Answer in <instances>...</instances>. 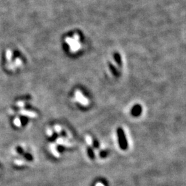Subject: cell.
I'll use <instances>...</instances> for the list:
<instances>
[{"mask_svg":"<svg viewBox=\"0 0 186 186\" xmlns=\"http://www.w3.org/2000/svg\"><path fill=\"white\" fill-rule=\"evenodd\" d=\"M79 37L78 35H74L73 38H70V37H66L65 38V42L67 43V44H68V45H70V50L71 52H75L77 51L78 50H79V48H81V44L78 42L79 41Z\"/></svg>","mask_w":186,"mask_h":186,"instance_id":"6da1fadb","label":"cell"},{"mask_svg":"<svg viewBox=\"0 0 186 186\" xmlns=\"http://www.w3.org/2000/svg\"><path fill=\"white\" fill-rule=\"evenodd\" d=\"M117 136L118 140V144L122 149H126L127 147V141L125 132L123 129L119 127L117 129Z\"/></svg>","mask_w":186,"mask_h":186,"instance_id":"7a4b0ae2","label":"cell"},{"mask_svg":"<svg viewBox=\"0 0 186 186\" xmlns=\"http://www.w3.org/2000/svg\"><path fill=\"white\" fill-rule=\"evenodd\" d=\"M74 95H75L76 101L79 102L80 104H81L82 105H84V106H86V105L89 104L88 99H87L86 97H85L79 90H76Z\"/></svg>","mask_w":186,"mask_h":186,"instance_id":"3957f363","label":"cell"},{"mask_svg":"<svg viewBox=\"0 0 186 186\" xmlns=\"http://www.w3.org/2000/svg\"><path fill=\"white\" fill-rule=\"evenodd\" d=\"M19 114H21L23 116H28L30 118H36L37 116V114L36 112H32V111L24 110V109H21L19 111Z\"/></svg>","mask_w":186,"mask_h":186,"instance_id":"277c9868","label":"cell"},{"mask_svg":"<svg viewBox=\"0 0 186 186\" xmlns=\"http://www.w3.org/2000/svg\"><path fill=\"white\" fill-rule=\"evenodd\" d=\"M56 143L58 145H64V146L66 147H71L72 146V144H71L70 142H69L66 138H63V137H59L56 139Z\"/></svg>","mask_w":186,"mask_h":186,"instance_id":"5b68a950","label":"cell"},{"mask_svg":"<svg viewBox=\"0 0 186 186\" xmlns=\"http://www.w3.org/2000/svg\"><path fill=\"white\" fill-rule=\"evenodd\" d=\"M142 111V107L141 105H136L133 107L132 110V114L134 116H138L141 114Z\"/></svg>","mask_w":186,"mask_h":186,"instance_id":"8992f818","label":"cell"},{"mask_svg":"<svg viewBox=\"0 0 186 186\" xmlns=\"http://www.w3.org/2000/svg\"><path fill=\"white\" fill-rule=\"evenodd\" d=\"M50 149L51 151V152H52V154L54 155V156L56 158H59L60 156V154L59 152H58V150L56 149V146L55 144H50Z\"/></svg>","mask_w":186,"mask_h":186,"instance_id":"52a82bcc","label":"cell"},{"mask_svg":"<svg viewBox=\"0 0 186 186\" xmlns=\"http://www.w3.org/2000/svg\"><path fill=\"white\" fill-rule=\"evenodd\" d=\"M12 51L10 50H7L6 53V59L8 61H10L12 59Z\"/></svg>","mask_w":186,"mask_h":186,"instance_id":"ba28073f","label":"cell"},{"mask_svg":"<svg viewBox=\"0 0 186 186\" xmlns=\"http://www.w3.org/2000/svg\"><path fill=\"white\" fill-rule=\"evenodd\" d=\"M13 123H14V125H15V126L21 127V120H20V118L19 117H16L15 118H14Z\"/></svg>","mask_w":186,"mask_h":186,"instance_id":"9c48e42d","label":"cell"},{"mask_svg":"<svg viewBox=\"0 0 186 186\" xmlns=\"http://www.w3.org/2000/svg\"><path fill=\"white\" fill-rule=\"evenodd\" d=\"M114 59L115 61L117 62L118 65H121V57H120V55L117 53L114 54Z\"/></svg>","mask_w":186,"mask_h":186,"instance_id":"30bf717a","label":"cell"},{"mask_svg":"<svg viewBox=\"0 0 186 186\" xmlns=\"http://www.w3.org/2000/svg\"><path fill=\"white\" fill-rule=\"evenodd\" d=\"M21 63H22V61H21V60L19 59V58H17V59H15V61H14V65L16 66H20V65H21Z\"/></svg>","mask_w":186,"mask_h":186,"instance_id":"8fae6325","label":"cell"},{"mask_svg":"<svg viewBox=\"0 0 186 186\" xmlns=\"http://www.w3.org/2000/svg\"><path fill=\"white\" fill-rule=\"evenodd\" d=\"M85 140H86L87 143L88 144V145H92V143H93L92 139L90 136H86V137H85Z\"/></svg>","mask_w":186,"mask_h":186,"instance_id":"7c38bea8","label":"cell"},{"mask_svg":"<svg viewBox=\"0 0 186 186\" xmlns=\"http://www.w3.org/2000/svg\"><path fill=\"white\" fill-rule=\"evenodd\" d=\"M54 130H55V132L56 133H60L61 132V127L60 126V125H54Z\"/></svg>","mask_w":186,"mask_h":186,"instance_id":"4fadbf2b","label":"cell"},{"mask_svg":"<svg viewBox=\"0 0 186 186\" xmlns=\"http://www.w3.org/2000/svg\"><path fill=\"white\" fill-rule=\"evenodd\" d=\"M110 66L111 70H112V71L113 74H114V75H116V74H117V73H116V70L115 68H114V65H112V64H111V63H110Z\"/></svg>","mask_w":186,"mask_h":186,"instance_id":"5bb4252c","label":"cell"},{"mask_svg":"<svg viewBox=\"0 0 186 186\" xmlns=\"http://www.w3.org/2000/svg\"><path fill=\"white\" fill-rule=\"evenodd\" d=\"M17 105L20 107H23L25 105V103L23 101H19L17 103Z\"/></svg>","mask_w":186,"mask_h":186,"instance_id":"9a60e30c","label":"cell"},{"mask_svg":"<svg viewBox=\"0 0 186 186\" xmlns=\"http://www.w3.org/2000/svg\"><path fill=\"white\" fill-rule=\"evenodd\" d=\"M52 133H53L52 132V130H51L50 128H48V130H47V134H48L50 136L52 135Z\"/></svg>","mask_w":186,"mask_h":186,"instance_id":"2e32d148","label":"cell"},{"mask_svg":"<svg viewBox=\"0 0 186 186\" xmlns=\"http://www.w3.org/2000/svg\"><path fill=\"white\" fill-rule=\"evenodd\" d=\"M95 186H104L103 185V183H96V185Z\"/></svg>","mask_w":186,"mask_h":186,"instance_id":"e0dca14e","label":"cell"}]
</instances>
